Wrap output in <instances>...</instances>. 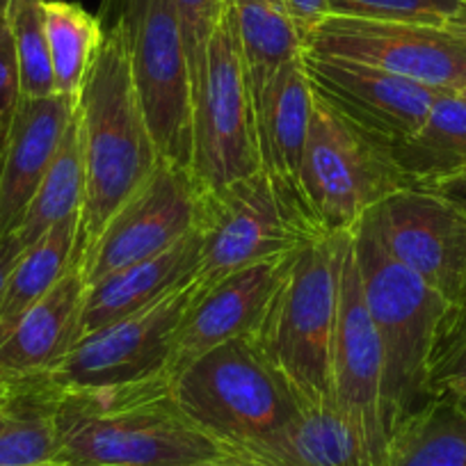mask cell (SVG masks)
<instances>
[{"instance_id":"6da1fadb","label":"cell","mask_w":466,"mask_h":466,"mask_svg":"<svg viewBox=\"0 0 466 466\" xmlns=\"http://www.w3.org/2000/svg\"><path fill=\"white\" fill-rule=\"evenodd\" d=\"M56 466H197L236 460L201 432L174 396L172 375L60 391Z\"/></svg>"},{"instance_id":"7a4b0ae2","label":"cell","mask_w":466,"mask_h":466,"mask_svg":"<svg viewBox=\"0 0 466 466\" xmlns=\"http://www.w3.org/2000/svg\"><path fill=\"white\" fill-rule=\"evenodd\" d=\"M78 127L87 174L78 238L85 252L160 163L127 42L110 24H103L101 46L80 89Z\"/></svg>"},{"instance_id":"3957f363","label":"cell","mask_w":466,"mask_h":466,"mask_svg":"<svg viewBox=\"0 0 466 466\" xmlns=\"http://www.w3.org/2000/svg\"><path fill=\"white\" fill-rule=\"evenodd\" d=\"M361 293L384 355V414L391 437L398 425L432 400L430 364L451 304L396 261L369 215L352 228Z\"/></svg>"},{"instance_id":"277c9868","label":"cell","mask_w":466,"mask_h":466,"mask_svg":"<svg viewBox=\"0 0 466 466\" xmlns=\"http://www.w3.org/2000/svg\"><path fill=\"white\" fill-rule=\"evenodd\" d=\"M172 387L187 419L236 460L279 432L304 407L254 339L208 350L172 375Z\"/></svg>"},{"instance_id":"5b68a950","label":"cell","mask_w":466,"mask_h":466,"mask_svg":"<svg viewBox=\"0 0 466 466\" xmlns=\"http://www.w3.org/2000/svg\"><path fill=\"white\" fill-rule=\"evenodd\" d=\"M350 233H316L299 245L254 343L304 405L331 400V340Z\"/></svg>"},{"instance_id":"8992f818","label":"cell","mask_w":466,"mask_h":466,"mask_svg":"<svg viewBox=\"0 0 466 466\" xmlns=\"http://www.w3.org/2000/svg\"><path fill=\"white\" fill-rule=\"evenodd\" d=\"M299 187L318 231L350 233L391 192L410 187L391 147L340 115L313 89Z\"/></svg>"},{"instance_id":"52a82bcc","label":"cell","mask_w":466,"mask_h":466,"mask_svg":"<svg viewBox=\"0 0 466 466\" xmlns=\"http://www.w3.org/2000/svg\"><path fill=\"white\" fill-rule=\"evenodd\" d=\"M190 174L197 192L215 190L261 169L257 110L240 56L231 0L192 80Z\"/></svg>"},{"instance_id":"ba28073f","label":"cell","mask_w":466,"mask_h":466,"mask_svg":"<svg viewBox=\"0 0 466 466\" xmlns=\"http://www.w3.org/2000/svg\"><path fill=\"white\" fill-rule=\"evenodd\" d=\"M195 228L201 238V289L263 258L295 252L320 233L304 206L284 195L266 169L197 192Z\"/></svg>"},{"instance_id":"9c48e42d","label":"cell","mask_w":466,"mask_h":466,"mask_svg":"<svg viewBox=\"0 0 466 466\" xmlns=\"http://www.w3.org/2000/svg\"><path fill=\"white\" fill-rule=\"evenodd\" d=\"M98 19L122 30L160 160L190 169L192 78L177 0H101Z\"/></svg>"},{"instance_id":"30bf717a","label":"cell","mask_w":466,"mask_h":466,"mask_svg":"<svg viewBox=\"0 0 466 466\" xmlns=\"http://www.w3.org/2000/svg\"><path fill=\"white\" fill-rule=\"evenodd\" d=\"M199 295L192 277L149 307L83 336L46 380L57 391H78L172 375L183 322Z\"/></svg>"},{"instance_id":"8fae6325","label":"cell","mask_w":466,"mask_h":466,"mask_svg":"<svg viewBox=\"0 0 466 466\" xmlns=\"http://www.w3.org/2000/svg\"><path fill=\"white\" fill-rule=\"evenodd\" d=\"M304 51L375 66L439 94L466 89V42L446 28L327 15Z\"/></svg>"},{"instance_id":"7c38bea8","label":"cell","mask_w":466,"mask_h":466,"mask_svg":"<svg viewBox=\"0 0 466 466\" xmlns=\"http://www.w3.org/2000/svg\"><path fill=\"white\" fill-rule=\"evenodd\" d=\"M382 389V345L366 309L360 268L350 236L340 266L339 307H336L334 340H331V398L345 419L355 425L375 466H387L389 441H391Z\"/></svg>"},{"instance_id":"4fadbf2b","label":"cell","mask_w":466,"mask_h":466,"mask_svg":"<svg viewBox=\"0 0 466 466\" xmlns=\"http://www.w3.org/2000/svg\"><path fill=\"white\" fill-rule=\"evenodd\" d=\"M380 240L400 266L451 307L466 295V213L423 187L391 192L369 210Z\"/></svg>"},{"instance_id":"5bb4252c","label":"cell","mask_w":466,"mask_h":466,"mask_svg":"<svg viewBox=\"0 0 466 466\" xmlns=\"http://www.w3.org/2000/svg\"><path fill=\"white\" fill-rule=\"evenodd\" d=\"M197 186L190 169L160 160L145 183L103 227L101 236L80 252L85 281L158 257L195 228Z\"/></svg>"},{"instance_id":"9a60e30c","label":"cell","mask_w":466,"mask_h":466,"mask_svg":"<svg viewBox=\"0 0 466 466\" xmlns=\"http://www.w3.org/2000/svg\"><path fill=\"white\" fill-rule=\"evenodd\" d=\"M313 89L350 122L393 147L419 131L439 92L375 66L304 51Z\"/></svg>"},{"instance_id":"2e32d148","label":"cell","mask_w":466,"mask_h":466,"mask_svg":"<svg viewBox=\"0 0 466 466\" xmlns=\"http://www.w3.org/2000/svg\"><path fill=\"white\" fill-rule=\"evenodd\" d=\"M293 254L263 258L224 277L210 289H201L199 299L183 322L172 375L218 345L233 339H254L281 281L289 275Z\"/></svg>"},{"instance_id":"e0dca14e","label":"cell","mask_w":466,"mask_h":466,"mask_svg":"<svg viewBox=\"0 0 466 466\" xmlns=\"http://www.w3.org/2000/svg\"><path fill=\"white\" fill-rule=\"evenodd\" d=\"M76 110L78 98L65 94L21 98L5 145L0 147V238L19 228Z\"/></svg>"},{"instance_id":"ac0fdd59","label":"cell","mask_w":466,"mask_h":466,"mask_svg":"<svg viewBox=\"0 0 466 466\" xmlns=\"http://www.w3.org/2000/svg\"><path fill=\"white\" fill-rule=\"evenodd\" d=\"M85 281L80 252L60 284L30 311L21 316L15 329L0 343V384L30 382L46 378L78 340Z\"/></svg>"},{"instance_id":"d6986e66","label":"cell","mask_w":466,"mask_h":466,"mask_svg":"<svg viewBox=\"0 0 466 466\" xmlns=\"http://www.w3.org/2000/svg\"><path fill=\"white\" fill-rule=\"evenodd\" d=\"M199 252L201 238L197 228H192L186 238L158 257L133 263L89 284L80 311L78 340L119 318L149 307L178 284L197 277Z\"/></svg>"},{"instance_id":"ffe728a7","label":"cell","mask_w":466,"mask_h":466,"mask_svg":"<svg viewBox=\"0 0 466 466\" xmlns=\"http://www.w3.org/2000/svg\"><path fill=\"white\" fill-rule=\"evenodd\" d=\"M311 112L313 85L304 69V60L298 57L289 62L268 87L257 110V127L261 169L270 174L284 195L304 206V210L307 204L299 187V169Z\"/></svg>"},{"instance_id":"44dd1931","label":"cell","mask_w":466,"mask_h":466,"mask_svg":"<svg viewBox=\"0 0 466 466\" xmlns=\"http://www.w3.org/2000/svg\"><path fill=\"white\" fill-rule=\"evenodd\" d=\"M240 461L252 466H375L334 398L304 405L289 425L245 452Z\"/></svg>"},{"instance_id":"7402d4cb","label":"cell","mask_w":466,"mask_h":466,"mask_svg":"<svg viewBox=\"0 0 466 466\" xmlns=\"http://www.w3.org/2000/svg\"><path fill=\"white\" fill-rule=\"evenodd\" d=\"M391 156L410 187L428 190L466 172V98L439 94L419 131L393 145Z\"/></svg>"},{"instance_id":"603a6c76","label":"cell","mask_w":466,"mask_h":466,"mask_svg":"<svg viewBox=\"0 0 466 466\" xmlns=\"http://www.w3.org/2000/svg\"><path fill=\"white\" fill-rule=\"evenodd\" d=\"M240 56L258 110L275 76L304 56V39L284 0H231Z\"/></svg>"},{"instance_id":"cb8c5ba5","label":"cell","mask_w":466,"mask_h":466,"mask_svg":"<svg viewBox=\"0 0 466 466\" xmlns=\"http://www.w3.org/2000/svg\"><path fill=\"white\" fill-rule=\"evenodd\" d=\"M60 391L46 378L12 384L0 407V466H56Z\"/></svg>"},{"instance_id":"d4e9b609","label":"cell","mask_w":466,"mask_h":466,"mask_svg":"<svg viewBox=\"0 0 466 466\" xmlns=\"http://www.w3.org/2000/svg\"><path fill=\"white\" fill-rule=\"evenodd\" d=\"M80 215L48 228L37 243L24 249L0 302V343L25 311L46 298L78 258Z\"/></svg>"},{"instance_id":"484cf974","label":"cell","mask_w":466,"mask_h":466,"mask_svg":"<svg viewBox=\"0 0 466 466\" xmlns=\"http://www.w3.org/2000/svg\"><path fill=\"white\" fill-rule=\"evenodd\" d=\"M387 466H466V411L446 396L425 402L396 428Z\"/></svg>"},{"instance_id":"4316f807","label":"cell","mask_w":466,"mask_h":466,"mask_svg":"<svg viewBox=\"0 0 466 466\" xmlns=\"http://www.w3.org/2000/svg\"><path fill=\"white\" fill-rule=\"evenodd\" d=\"M85 186H87V174H85L83 142H80L78 110H76L42 186L37 187L19 228L15 231L21 243L30 248L51 227L83 215Z\"/></svg>"},{"instance_id":"83f0119b","label":"cell","mask_w":466,"mask_h":466,"mask_svg":"<svg viewBox=\"0 0 466 466\" xmlns=\"http://www.w3.org/2000/svg\"><path fill=\"white\" fill-rule=\"evenodd\" d=\"M44 28L51 51L56 92L80 96L103 39V24L78 3L44 0Z\"/></svg>"},{"instance_id":"f1b7e54d","label":"cell","mask_w":466,"mask_h":466,"mask_svg":"<svg viewBox=\"0 0 466 466\" xmlns=\"http://www.w3.org/2000/svg\"><path fill=\"white\" fill-rule=\"evenodd\" d=\"M5 12L19 60L21 92L25 98L53 96L57 92L44 28V0H10Z\"/></svg>"},{"instance_id":"f546056e","label":"cell","mask_w":466,"mask_h":466,"mask_svg":"<svg viewBox=\"0 0 466 466\" xmlns=\"http://www.w3.org/2000/svg\"><path fill=\"white\" fill-rule=\"evenodd\" d=\"M329 15L352 19L391 21L443 28L461 7L464 0H327Z\"/></svg>"},{"instance_id":"4dcf8cb0","label":"cell","mask_w":466,"mask_h":466,"mask_svg":"<svg viewBox=\"0 0 466 466\" xmlns=\"http://www.w3.org/2000/svg\"><path fill=\"white\" fill-rule=\"evenodd\" d=\"M227 5L228 0H177L178 24H181L192 80L197 78L201 65H204L208 39Z\"/></svg>"},{"instance_id":"1f68e13d","label":"cell","mask_w":466,"mask_h":466,"mask_svg":"<svg viewBox=\"0 0 466 466\" xmlns=\"http://www.w3.org/2000/svg\"><path fill=\"white\" fill-rule=\"evenodd\" d=\"M24 98L21 92L19 60H16L15 37H12L7 12L0 15V147L5 145L19 103Z\"/></svg>"},{"instance_id":"d6a6232c","label":"cell","mask_w":466,"mask_h":466,"mask_svg":"<svg viewBox=\"0 0 466 466\" xmlns=\"http://www.w3.org/2000/svg\"><path fill=\"white\" fill-rule=\"evenodd\" d=\"M428 387L432 398L466 387V331L434 352Z\"/></svg>"},{"instance_id":"836d02e7","label":"cell","mask_w":466,"mask_h":466,"mask_svg":"<svg viewBox=\"0 0 466 466\" xmlns=\"http://www.w3.org/2000/svg\"><path fill=\"white\" fill-rule=\"evenodd\" d=\"M290 19L298 25L302 39L309 37L313 28L329 15V3L327 0H284Z\"/></svg>"},{"instance_id":"e575fe53","label":"cell","mask_w":466,"mask_h":466,"mask_svg":"<svg viewBox=\"0 0 466 466\" xmlns=\"http://www.w3.org/2000/svg\"><path fill=\"white\" fill-rule=\"evenodd\" d=\"M25 245L21 243V238L16 233H10L5 238H0V302H3V295H5L7 279H10L12 270H15L16 261L24 254Z\"/></svg>"},{"instance_id":"d590c367","label":"cell","mask_w":466,"mask_h":466,"mask_svg":"<svg viewBox=\"0 0 466 466\" xmlns=\"http://www.w3.org/2000/svg\"><path fill=\"white\" fill-rule=\"evenodd\" d=\"M466 331V295L464 299H461L457 307H451L448 309L446 318H443V325H441V331H439V339H437V348H434V352H437L441 345L451 343V340H455L457 336H461ZM434 357V355H432Z\"/></svg>"},{"instance_id":"8d00e7d4","label":"cell","mask_w":466,"mask_h":466,"mask_svg":"<svg viewBox=\"0 0 466 466\" xmlns=\"http://www.w3.org/2000/svg\"><path fill=\"white\" fill-rule=\"evenodd\" d=\"M428 190L437 192V195H441V197H446V199H451L452 204L460 206V208L466 213V172L457 174V177L446 178V181L437 183V186L428 187Z\"/></svg>"},{"instance_id":"74e56055","label":"cell","mask_w":466,"mask_h":466,"mask_svg":"<svg viewBox=\"0 0 466 466\" xmlns=\"http://www.w3.org/2000/svg\"><path fill=\"white\" fill-rule=\"evenodd\" d=\"M446 30H451L452 35H457L460 39H464L466 42V7H461L460 12H457L455 16H452L451 21H448L446 25H443Z\"/></svg>"},{"instance_id":"f35d334b","label":"cell","mask_w":466,"mask_h":466,"mask_svg":"<svg viewBox=\"0 0 466 466\" xmlns=\"http://www.w3.org/2000/svg\"><path fill=\"white\" fill-rule=\"evenodd\" d=\"M446 398H451V400L455 402V405L460 407L461 411H466V387H461V389H457V391L448 393Z\"/></svg>"},{"instance_id":"ab89813d","label":"cell","mask_w":466,"mask_h":466,"mask_svg":"<svg viewBox=\"0 0 466 466\" xmlns=\"http://www.w3.org/2000/svg\"><path fill=\"white\" fill-rule=\"evenodd\" d=\"M197 466H252V464H245L240 460H224V461H210V464H197Z\"/></svg>"},{"instance_id":"60d3db41","label":"cell","mask_w":466,"mask_h":466,"mask_svg":"<svg viewBox=\"0 0 466 466\" xmlns=\"http://www.w3.org/2000/svg\"><path fill=\"white\" fill-rule=\"evenodd\" d=\"M7 398H10V387H5V384H0V407L5 405Z\"/></svg>"},{"instance_id":"b9f144b4","label":"cell","mask_w":466,"mask_h":466,"mask_svg":"<svg viewBox=\"0 0 466 466\" xmlns=\"http://www.w3.org/2000/svg\"><path fill=\"white\" fill-rule=\"evenodd\" d=\"M7 5H10V0H0V15L7 10Z\"/></svg>"},{"instance_id":"7bdbcfd3","label":"cell","mask_w":466,"mask_h":466,"mask_svg":"<svg viewBox=\"0 0 466 466\" xmlns=\"http://www.w3.org/2000/svg\"><path fill=\"white\" fill-rule=\"evenodd\" d=\"M461 96H464V98H466V89H464V92H461Z\"/></svg>"},{"instance_id":"ee69618b","label":"cell","mask_w":466,"mask_h":466,"mask_svg":"<svg viewBox=\"0 0 466 466\" xmlns=\"http://www.w3.org/2000/svg\"><path fill=\"white\" fill-rule=\"evenodd\" d=\"M464 3H466V0H464Z\"/></svg>"}]
</instances>
